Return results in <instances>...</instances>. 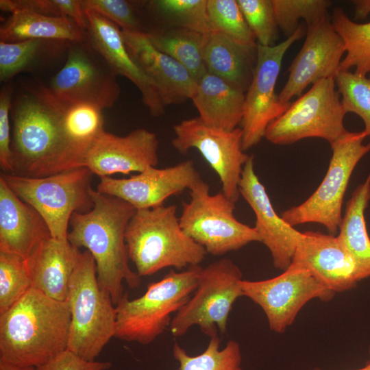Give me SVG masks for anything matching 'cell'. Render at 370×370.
I'll use <instances>...</instances> for the list:
<instances>
[{
    "label": "cell",
    "mask_w": 370,
    "mask_h": 370,
    "mask_svg": "<svg viewBox=\"0 0 370 370\" xmlns=\"http://www.w3.org/2000/svg\"><path fill=\"white\" fill-rule=\"evenodd\" d=\"M64 106L43 85L12 103L11 174L42 177L79 167L65 132Z\"/></svg>",
    "instance_id": "obj_1"
},
{
    "label": "cell",
    "mask_w": 370,
    "mask_h": 370,
    "mask_svg": "<svg viewBox=\"0 0 370 370\" xmlns=\"http://www.w3.org/2000/svg\"><path fill=\"white\" fill-rule=\"evenodd\" d=\"M90 195L92 208L72 214L68 241L91 254L99 284L116 306L125 293L123 282L131 288L141 284V277L129 266L125 238L127 226L136 209L123 199L92 188Z\"/></svg>",
    "instance_id": "obj_2"
},
{
    "label": "cell",
    "mask_w": 370,
    "mask_h": 370,
    "mask_svg": "<svg viewBox=\"0 0 370 370\" xmlns=\"http://www.w3.org/2000/svg\"><path fill=\"white\" fill-rule=\"evenodd\" d=\"M71 313L66 301L29 289L0 314V362L38 367L67 349Z\"/></svg>",
    "instance_id": "obj_3"
},
{
    "label": "cell",
    "mask_w": 370,
    "mask_h": 370,
    "mask_svg": "<svg viewBox=\"0 0 370 370\" xmlns=\"http://www.w3.org/2000/svg\"><path fill=\"white\" fill-rule=\"evenodd\" d=\"M125 238L129 259L140 277L168 267L180 270L200 265L207 254L182 230L175 205L136 210Z\"/></svg>",
    "instance_id": "obj_4"
},
{
    "label": "cell",
    "mask_w": 370,
    "mask_h": 370,
    "mask_svg": "<svg viewBox=\"0 0 370 370\" xmlns=\"http://www.w3.org/2000/svg\"><path fill=\"white\" fill-rule=\"evenodd\" d=\"M71 325L67 349L93 361L114 337L116 310L98 282L91 254L81 252L73 272L66 299Z\"/></svg>",
    "instance_id": "obj_5"
},
{
    "label": "cell",
    "mask_w": 370,
    "mask_h": 370,
    "mask_svg": "<svg viewBox=\"0 0 370 370\" xmlns=\"http://www.w3.org/2000/svg\"><path fill=\"white\" fill-rule=\"evenodd\" d=\"M203 267L192 266L181 272L171 269L160 280L151 283L140 297L130 299L125 293L116 305L114 337L148 345L170 326L173 317L195 291Z\"/></svg>",
    "instance_id": "obj_6"
},
{
    "label": "cell",
    "mask_w": 370,
    "mask_h": 370,
    "mask_svg": "<svg viewBox=\"0 0 370 370\" xmlns=\"http://www.w3.org/2000/svg\"><path fill=\"white\" fill-rule=\"evenodd\" d=\"M93 173L81 166L42 177L1 173L10 189L32 206L44 219L51 237L68 240L69 225L74 212H86L93 207L90 182Z\"/></svg>",
    "instance_id": "obj_7"
},
{
    "label": "cell",
    "mask_w": 370,
    "mask_h": 370,
    "mask_svg": "<svg viewBox=\"0 0 370 370\" xmlns=\"http://www.w3.org/2000/svg\"><path fill=\"white\" fill-rule=\"evenodd\" d=\"M189 190L190 199L183 203L180 225L207 254L220 256L250 243H261L254 227L236 219L235 203L221 191L211 195L209 185L202 179Z\"/></svg>",
    "instance_id": "obj_8"
},
{
    "label": "cell",
    "mask_w": 370,
    "mask_h": 370,
    "mask_svg": "<svg viewBox=\"0 0 370 370\" xmlns=\"http://www.w3.org/2000/svg\"><path fill=\"white\" fill-rule=\"evenodd\" d=\"M242 281L241 269L229 258L203 267L195 291L172 319V335L182 336L194 325L210 338L218 330L224 334L232 306L243 296Z\"/></svg>",
    "instance_id": "obj_9"
},
{
    "label": "cell",
    "mask_w": 370,
    "mask_h": 370,
    "mask_svg": "<svg viewBox=\"0 0 370 370\" xmlns=\"http://www.w3.org/2000/svg\"><path fill=\"white\" fill-rule=\"evenodd\" d=\"M363 131L347 132L330 144L332 155L327 173L317 190L304 202L281 213L292 227L308 223L324 225L331 234L341 221L343 197L351 175L360 159L370 151V142Z\"/></svg>",
    "instance_id": "obj_10"
},
{
    "label": "cell",
    "mask_w": 370,
    "mask_h": 370,
    "mask_svg": "<svg viewBox=\"0 0 370 370\" xmlns=\"http://www.w3.org/2000/svg\"><path fill=\"white\" fill-rule=\"evenodd\" d=\"M338 94L334 77L317 81L268 125L264 137L279 145L306 138H320L332 143L347 132L343 121L347 113Z\"/></svg>",
    "instance_id": "obj_11"
},
{
    "label": "cell",
    "mask_w": 370,
    "mask_h": 370,
    "mask_svg": "<svg viewBox=\"0 0 370 370\" xmlns=\"http://www.w3.org/2000/svg\"><path fill=\"white\" fill-rule=\"evenodd\" d=\"M116 76L85 40L69 43L66 62L47 88L65 103H86L103 110L112 107L120 95Z\"/></svg>",
    "instance_id": "obj_12"
},
{
    "label": "cell",
    "mask_w": 370,
    "mask_h": 370,
    "mask_svg": "<svg viewBox=\"0 0 370 370\" xmlns=\"http://www.w3.org/2000/svg\"><path fill=\"white\" fill-rule=\"evenodd\" d=\"M241 286L243 296L262 309L270 330L277 333L285 332L309 301H330L335 294L308 269L293 262L276 277L257 281L243 280Z\"/></svg>",
    "instance_id": "obj_13"
},
{
    "label": "cell",
    "mask_w": 370,
    "mask_h": 370,
    "mask_svg": "<svg viewBox=\"0 0 370 370\" xmlns=\"http://www.w3.org/2000/svg\"><path fill=\"white\" fill-rule=\"evenodd\" d=\"M306 32L301 24L294 34L278 45L267 47L257 44L256 64L245 92L241 122L244 151L257 145L264 137L268 125L290 106L291 102L280 101L275 84L286 52Z\"/></svg>",
    "instance_id": "obj_14"
},
{
    "label": "cell",
    "mask_w": 370,
    "mask_h": 370,
    "mask_svg": "<svg viewBox=\"0 0 370 370\" xmlns=\"http://www.w3.org/2000/svg\"><path fill=\"white\" fill-rule=\"evenodd\" d=\"M173 147L184 154L196 149L218 175L221 192L236 203L241 195L239 184L243 166L249 158L243 149V130L225 131L205 124L199 116L173 126Z\"/></svg>",
    "instance_id": "obj_15"
},
{
    "label": "cell",
    "mask_w": 370,
    "mask_h": 370,
    "mask_svg": "<svg viewBox=\"0 0 370 370\" xmlns=\"http://www.w3.org/2000/svg\"><path fill=\"white\" fill-rule=\"evenodd\" d=\"M201 180L193 162L186 160L161 169L149 166L128 178L101 177L97 190L142 210L164 205L167 198L190 190Z\"/></svg>",
    "instance_id": "obj_16"
},
{
    "label": "cell",
    "mask_w": 370,
    "mask_h": 370,
    "mask_svg": "<svg viewBox=\"0 0 370 370\" xmlns=\"http://www.w3.org/2000/svg\"><path fill=\"white\" fill-rule=\"evenodd\" d=\"M304 45L288 68V77L278 95L282 103L300 97L304 89L321 79L335 77L345 53L331 19L325 16L307 25Z\"/></svg>",
    "instance_id": "obj_17"
},
{
    "label": "cell",
    "mask_w": 370,
    "mask_h": 370,
    "mask_svg": "<svg viewBox=\"0 0 370 370\" xmlns=\"http://www.w3.org/2000/svg\"><path fill=\"white\" fill-rule=\"evenodd\" d=\"M292 262L308 269L334 293L350 290L370 277V272L352 258L337 236L319 232L302 234Z\"/></svg>",
    "instance_id": "obj_18"
},
{
    "label": "cell",
    "mask_w": 370,
    "mask_h": 370,
    "mask_svg": "<svg viewBox=\"0 0 370 370\" xmlns=\"http://www.w3.org/2000/svg\"><path fill=\"white\" fill-rule=\"evenodd\" d=\"M158 147L156 134L144 128L123 136L104 130L86 153L83 166L100 177L140 173L157 166Z\"/></svg>",
    "instance_id": "obj_19"
},
{
    "label": "cell",
    "mask_w": 370,
    "mask_h": 370,
    "mask_svg": "<svg viewBox=\"0 0 370 370\" xmlns=\"http://www.w3.org/2000/svg\"><path fill=\"white\" fill-rule=\"evenodd\" d=\"M239 191L255 214L254 228L261 243L269 250L274 267L286 270L292 262L303 233L275 212L264 186L254 171L252 156L243 166Z\"/></svg>",
    "instance_id": "obj_20"
},
{
    "label": "cell",
    "mask_w": 370,
    "mask_h": 370,
    "mask_svg": "<svg viewBox=\"0 0 370 370\" xmlns=\"http://www.w3.org/2000/svg\"><path fill=\"white\" fill-rule=\"evenodd\" d=\"M85 11L88 19L86 41L102 56L116 75L127 77L137 87L151 115H162L165 106L157 87L129 51L121 29L98 13Z\"/></svg>",
    "instance_id": "obj_21"
},
{
    "label": "cell",
    "mask_w": 370,
    "mask_h": 370,
    "mask_svg": "<svg viewBox=\"0 0 370 370\" xmlns=\"http://www.w3.org/2000/svg\"><path fill=\"white\" fill-rule=\"evenodd\" d=\"M121 32L129 51L156 86L164 106L191 99L197 82L183 65L158 50L147 32Z\"/></svg>",
    "instance_id": "obj_22"
},
{
    "label": "cell",
    "mask_w": 370,
    "mask_h": 370,
    "mask_svg": "<svg viewBox=\"0 0 370 370\" xmlns=\"http://www.w3.org/2000/svg\"><path fill=\"white\" fill-rule=\"evenodd\" d=\"M51 237L41 215L0 177V251L16 254L26 260Z\"/></svg>",
    "instance_id": "obj_23"
},
{
    "label": "cell",
    "mask_w": 370,
    "mask_h": 370,
    "mask_svg": "<svg viewBox=\"0 0 370 370\" xmlns=\"http://www.w3.org/2000/svg\"><path fill=\"white\" fill-rule=\"evenodd\" d=\"M80 253L68 240L51 237L44 241L25 260L32 288L52 299L66 301Z\"/></svg>",
    "instance_id": "obj_24"
},
{
    "label": "cell",
    "mask_w": 370,
    "mask_h": 370,
    "mask_svg": "<svg viewBox=\"0 0 370 370\" xmlns=\"http://www.w3.org/2000/svg\"><path fill=\"white\" fill-rule=\"evenodd\" d=\"M245 98V92L206 72L197 82L191 99L205 124L232 131L242 122Z\"/></svg>",
    "instance_id": "obj_25"
},
{
    "label": "cell",
    "mask_w": 370,
    "mask_h": 370,
    "mask_svg": "<svg viewBox=\"0 0 370 370\" xmlns=\"http://www.w3.org/2000/svg\"><path fill=\"white\" fill-rule=\"evenodd\" d=\"M203 56L208 73L246 92L256 64L257 47H247L223 33L212 32L206 35Z\"/></svg>",
    "instance_id": "obj_26"
},
{
    "label": "cell",
    "mask_w": 370,
    "mask_h": 370,
    "mask_svg": "<svg viewBox=\"0 0 370 370\" xmlns=\"http://www.w3.org/2000/svg\"><path fill=\"white\" fill-rule=\"evenodd\" d=\"M10 16L1 25L0 39L5 42H16L31 39L83 42V30L66 17L46 16L22 8H11Z\"/></svg>",
    "instance_id": "obj_27"
},
{
    "label": "cell",
    "mask_w": 370,
    "mask_h": 370,
    "mask_svg": "<svg viewBox=\"0 0 370 370\" xmlns=\"http://www.w3.org/2000/svg\"><path fill=\"white\" fill-rule=\"evenodd\" d=\"M369 201L370 173L347 202L337 238L352 258L370 272V238L365 219Z\"/></svg>",
    "instance_id": "obj_28"
},
{
    "label": "cell",
    "mask_w": 370,
    "mask_h": 370,
    "mask_svg": "<svg viewBox=\"0 0 370 370\" xmlns=\"http://www.w3.org/2000/svg\"><path fill=\"white\" fill-rule=\"evenodd\" d=\"M147 34L158 50L183 65L196 82L207 72L203 56L206 34L177 27Z\"/></svg>",
    "instance_id": "obj_29"
},
{
    "label": "cell",
    "mask_w": 370,
    "mask_h": 370,
    "mask_svg": "<svg viewBox=\"0 0 370 370\" xmlns=\"http://www.w3.org/2000/svg\"><path fill=\"white\" fill-rule=\"evenodd\" d=\"M69 42L31 39L16 42L0 41V80L7 82L23 71L29 70L46 58L58 53Z\"/></svg>",
    "instance_id": "obj_30"
},
{
    "label": "cell",
    "mask_w": 370,
    "mask_h": 370,
    "mask_svg": "<svg viewBox=\"0 0 370 370\" xmlns=\"http://www.w3.org/2000/svg\"><path fill=\"white\" fill-rule=\"evenodd\" d=\"M64 103L65 132L81 167L90 147L105 130L102 110L86 103Z\"/></svg>",
    "instance_id": "obj_31"
},
{
    "label": "cell",
    "mask_w": 370,
    "mask_h": 370,
    "mask_svg": "<svg viewBox=\"0 0 370 370\" xmlns=\"http://www.w3.org/2000/svg\"><path fill=\"white\" fill-rule=\"evenodd\" d=\"M331 22L341 38L346 52L339 71H349L361 75L370 73V22L358 23L352 21L341 8L333 10Z\"/></svg>",
    "instance_id": "obj_32"
},
{
    "label": "cell",
    "mask_w": 370,
    "mask_h": 370,
    "mask_svg": "<svg viewBox=\"0 0 370 370\" xmlns=\"http://www.w3.org/2000/svg\"><path fill=\"white\" fill-rule=\"evenodd\" d=\"M217 334L210 338L207 347L200 354L190 356L179 344L173 347V356L179 364V370H243L242 354L239 343L230 340L220 349Z\"/></svg>",
    "instance_id": "obj_33"
},
{
    "label": "cell",
    "mask_w": 370,
    "mask_h": 370,
    "mask_svg": "<svg viewBox=\"0 0 370 370\" xmlns=\"http://www.w3.org/2000/svg\"><path fill=\"white\" fill-rule=\"evenodd\" d=\"M207 9L213 32L223 33L247 47L256 49L258 43L237 0H208Z\"/></svg>",
    "instance_id": "obj_34"
},
{
    "label": "cell",
    "mask_w": 370,
    "mask_h": 370,
    "mask_svg": "<svg viewBox=\"0 0 370 370\" xmlns=\"http://www.w3.org/2000/svg\"><path fill=\"white\" fill-rule=\"evenodd\" d=\"M208 0H156L151 8L177 27L204 34L213 32L207 9Z\"/></svg>",
    "instance_id": "obj_35"
},
{
    "label": "cell",
    "mask_w": 370,
    "mask_h": 370,
    "mask_svg": "<svg viewBox=\"0 0 370 370\" xmlns=\"http://www.w3.org/2000/svg\"><path fill=\"white\" fill-rule=\"evenodd\" d=\"M278 29L291 37L299 27L302 18L309 25L327 16L332 1L328 0H271Z\"/></svg>",
    "instance_id": "obj_36"
},
{
    "label": "cell",
    "mask_w": 370,
    "mask_h": 370,
    "mask_svg": "<svg viewBox=\"0 0 370 370\" xmlns=\"http://www.w3.org/2000/svg\"><path fill=\"white\" fill-rule=\"evenodd\" d=\"M32 288L25 260L0 251V314L17 302Z\"/></svg>",
    "instance_id": "obj_37"
},
{
    "label": "cell",
    "mask_w": 370,
    "mask_h": 370,
    "mask_svg": "<svg viewBox=\"0 0 370 370\" xmlns=\"http://www.w3.org/2000/svg\"><path fill=\"white\" fill-rule=\"evenodd\" d=\"M334 80L345 112L359 116L365 124L363 132L370 136V77L349 71H339Z\"/></svg>",
    "instance_id": "obj_38"
},
{
    "label": "cell",
    "mask_w": 370,
    "mask_h": 370,
    "mask_svg": "<svg viewBox=\"0 0 370 370\" xmlns=\"http://www.w3.org/2000/svg\"><path fill=\"white\" fill-rule=\"evenodd\" d=\"M244 18L258 44L273 46L278 38L271 0H237Z\"/></svg>",
    "instance_id": "obj_39"
},
{
    "label": "cell",
    "mask_w": 370,
    "mask_h": 370,
    "mask_svg": "<svg viewBox=\"0 0 370 370\" xmlns=\"http://www.w3.org/2000/svg\"><path fill=\"white\" fill-rule=\"evenodd\" d=\"M0 8H26L53 17H66L73 21L84 32L88 26L86 11L81 0H1Z\"/></svg>",
    "instance_id": "obj_40"
},
{
    "label": "cell",
    "mask_w": 370,
    "mask_h": 370,
    "mask_svg": "<svg viewBox=\"0 0 370 370\" xmlns=\"http://www.w3.org/2000/svg\"><path fill=\"white\" fill-rule=\"evenodd\" d=\"M85 10H91L116 24L124 32H143L132 4L125 0H81Z\"/></svg>",
    "instance_id": "obj_41"
},
{
    "label": "cell",
    "mask_w": 370,
    "mask_h": 370,
    "mask_svg": "<svg viewBox=\"0 0 370 370\" xmlns=\"http://www.w3.org/2000/svg\"><path fill=\"white\" fill-rule=\"evenodd\" d=\"M12 89L5 86L0 92V166L5 173L13 171L11 152L10 114Z\"/></svg>",
    "instance_id": "obj_42"
},
{
    "label": "cell",
    "mask_w": 370,
    "mask_h": 370,
    "mask_svg": "<svg viewBox=\"0 0 370 370\" xmlns=\"http://www.w3.org/2000/svg\"><path fill=\"white\" fill-rule=\"evenodd\" d=\"M112 365L109 361L85 360L66 349L35 370H108Z\"/></svg>",
    "instance_id": "obj_43"
},
{
    "label": "cell",
    "mask_w": 370,
    "mask_h": 370,
    "mask_svg": "<svg viewBox=\"0 0 370 370\" xmlns=\"http://www.w3.org/2000/svg\"><path fill=\"white\" fill-rule=\"evenodd\" d=\"M355 19H364L370 14V0H354Z\"/></svg>",
    "instance_id": "obj_44"
},
{
    "label": "cell",
    "mask_w": 370,
    "mask_h": 370,
    "mask_svg": "<svg viewBox=\"0 0 370 370\" xmlns=\"http://www.w3.org/2000/svg\"><path fill=\"white\" fill-rule=\"evenodd\" d=\"M0 370H35V367L16 366L0 362Z\"/></svg>",
    "instance_id": "obj_45"
},
{
    "label": "cell",
    "mask_w": 370,
    "mask_h": 370,
    "mask_svg": "<svg viewBox=\"0 0 370 370\" xmlns=\"http://www.w3.org/2000/svg\"><path fill=\"white\" fill-rule=\"evenodd\" d=\"M313 370H321V369H316ZM355 370H370V361H369L364 367L358 369H355Z\"/></svg>",
    "instance_id": "obj_46"
},
{
    "label": "cell",
    "mask_w": 370,
    "mask_h": 370,
    "mask_svg": "<svg viewBox=\"0 0 370 370\" xmlns=\"http://www.w3.org/2000/svg\"><path fill=\"white\" fill-rule=\"evenodd\" d=\"M369 354H370V346H369Z\"/></svg>",
    "instance_id": "obj_47"
}]
</instances>
